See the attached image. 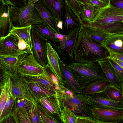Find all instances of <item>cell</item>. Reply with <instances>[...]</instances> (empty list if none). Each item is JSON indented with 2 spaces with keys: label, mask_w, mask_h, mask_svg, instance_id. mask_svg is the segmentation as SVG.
Returning <instances> with one entry per match:
<instances>
[{
  "label": "cell",
  "mask_w": 123,
  "mask_h": 123,
  "mask_svg": "<svg viewBox=\"0 0 123 123\" xmlns=\"http://www.w3.org/2000/svg\"><path fill=\"white\" fill-rule=\"evenodd\" d=\"M29 54L27 50L25 49L16 54L0 55V65L5 67L11 73L18 74V69L19 65L23 59Z\"/></svg>",
  "instance_id": "7c38bea8"
},
{
  "label": "cell",
  "mask_w": 123,
  "mask_h": 123,
  "mask_svg": "<svg viewBox=\"0 0 123 123\" xmlns=\"http://www.w3.org/2000/svg\"><path fill=\"white\" fill-rule=\"evenodd\" d=\"M102 45L106 49L109 55L123 53V33L110 36Z\"/></svg>",
  "instance_id": "ffe728a7"
},
{
  "label": "cell",
  "mask_w": 123,
  "mask_h": 123,
  "mask_svg": "<svg viewBox=\"0 0 123 123\" xmlns=\"http://www.w3.org/2000/svg\"><path fill=\"white\" fill-rule=\"evenodd\" d=\"M110 58V57H109ZM123 68V62L114 58H110Z\"/></svg>",
  "instance_id": "f907efd6"
},
{
  "label": "cell",
  "mask_w": 123,
  "mask_h": 123,
  "mask_svg": "<svg viewBox=\"0 0 123 123\" xmlns=\"http://www.w3.org/2000/svg\"><path fill=\"white\" fill-rule=\"evenodd\" d=\"M31 100L26 98H16L14 108H22L27 111Z\"/></svg>",
  "instance_id": "74e56055"
},
{
  "label": "cell",
  "mask_w": 123,
  "mask_h": 123,
  "mask_svg": "<svg viewBox=\"0 0 123 123\" xmlns=\"http://www.w3.org/2000/svg\"><path fill=\"white\" fill-rule=\"evenodd\" d=\"M55 95L58 108L59 117L63 123H76L77 116L64 102L58 91Z\"/></svg>",
  "instance_id": "9a60e30c"
},
{
  "label": "cell",
  "mask_w": 123,
  "mask_h": 123,
  "mask_svg": "<svg viewBox=\"0 0 123 123\" xmlns=\"http://www.w3.org/2000/svg\"><path fill=\"white\" fill-rule=\"evenodd\" d=\"M16 123L12 114L6 117L1 121H0V123Z\"/></svg>",
  "instance_id": "f6af8a7d"
},
{
  "label": "cell",
  "mask_w": 123,
  "mask_h": 123,
  "mask_svg": "<svg viewBox=\"0 0 123 123\" xmlns=\"http://www.w3.org/2000/svg\"><path fill=\"white\" fill-rule=\"evenodd\" d=\"M109 5L123 10V0H109Z\"/></svg>",
  "instance_id": "b9f144b4"
},
{
  "label": "cell",
  "mask_w": 123,
  "mask_h": 123,
  "mask_svg": "<svg viewBox=\"0 0 123 123\" xmlns=\"http://www.w3.org/2000/svg\"><path fill=\"white\" fill-rule=\"evenodd\" d=\"M10 6L4 0H0V37L8 35L13 26L10 19Z\"/></svg>",
  "instance_id": "5bb4252c"
},
{
  "label": "cell",
  "mask_w": 123,
  "mask_h": 123,
  "mask_svg": "<svg viewBox=\"0 0 123 123\" xmlns=\"http://www.w3.org/2000/svg\"><path fill=\"white\" fill-rule=\"evenodd\" d=\"M120 89L121 90V91L122 92L123 97V82H122L121 83L120 85ZM122 105H123V102L122 104Z\"/></svg>",
  "instance_id": "11a10c76"
},
{
  "label": "cell",
  "mask_w": 123,
  "mask_h": 123,
  "mask_svg": "<svg viewBox=\"0 0 123 123\" xmlns=\"http://www.w3.org/2000/svg\"><path fill=\"white\" fill-rule=\"evenodd\" d=\"M110 84L107 79L95 80L88 83L82 88L83 94L86 95L102 93Z\"/></svg>",
  "instance_id": "cb8c5ba5"
},
{
  "label": "cell",
  "mask_w": 123,
  "mask_h": 123,
  "mask_svg": "<svg viewBox=\"0 0 123 123\" xmlns=\"http://www.w3.org/2000/svg\"><path fill=\"white\" fill-rule=\"evenodd\" d=\"M68 35H62L60 33H55V38L61 41L65 39L67 37Z\"/></svg>",
  "instance_id": "681fc988"
},
{
  "label": "cell",
  "mask_w": 123,
  "mask_h": 123,
  "mask_svg": "<svg viewBox=\"0 0 123 123\" xmlns=\"http://www.w3.org/2000/svg\"><path fill=\"white\" fill-rule=\"evenodd\" d=\"M92 113L100 123H117L123 120V110L95 107Z\"/></svg>",
  "instance_id": "9c48e42d"
},
{
  "label": "cell",
  "mask_w": 123,
  "mask_h": 123,
  "mask_svg": "<svg viewBox=\"0 0 123 123\" xmlns=\"http://www.w3.org/2000/svg\"><path fill=\"white\" fill-rule=\"evenodd\" d=\"M122 120H123V117H122Z\"/></svg>",
  "instance_id": "9f6ffc18"
},
{
  "label": "cell",
  "mask_w": 123,
  "mask_h": 123,
  "mask_svg": "<svg viewBox=\"0 0 123 123\" xmlns=\"http://www.w3.org/2000/svg\"><path fill=\"white\" fill-rule=\"evenodd\" d=\"M39 0H27V5L31 3L34 4Z\"/></svg>",
  "instance_id": "f5cc1de1"
},
{
  "label": "cell",
  "mask_w": 123,
  "mask_h": 123,
  "mask_svg": "<svg viewBox=\"0 0 123 123\" xmlns=\"http://www.w3.org/2000/svg\"><path fill=\"white\" fill-rule=\"evenodd\" d=\"M80 29L77 28L73 31L65 39L59 41L57 45L51 43L56 48L58 52L63 57L69 59L71 62H74V51Z\"/></svg>",
  "instance_id": "52a82bcc"
},
{
  "label": "cell",
  "mask_w": 123,
  "mask_h": 123,
  "mask_svg": "<svg viewBox=\"0 0 123 123\" xmlns=\"http://www.w3.org/2000/svg\"><path fill=\"white\" fill-rule=\"evenodd\" d=\"M68 66L82 89L94 80L107 79L98 62L93 63L70 62Z\"/></svg>",
  "instance_id": "3957f363"
},
{
  "label": "cell",
  "mask_w": 123,
  "mask_h": 123,
  "mask_svg": "<svg viewBox=\"0 0 123 123\" xmlns=\"http://www.w3.org/2000/svg\"><path fill=\"white\" fill-rule=\"evenodd\" d=\"M47 54L48 63L50 69L58 80L63 82L60 65L61 59L55 49L49 42L47 44Z\"/></svg>",
  "instance_id": "e0dca14e"
},
{
  "label": "cell",
  "mask_w": 123,
  "mask_h": 123,
  "mask_svg": "<svg viewBox=\"0 0 123 123\" xmlns=\"http://www.w3.org/2000/svg\"><path fill=\"white\" fill-rule=\"evenodd\" d=\"M15 99V97L12 94L5 104L2 112L0 115V121L6 117L12 115L14 108Z\"/></svg>",
  "instance_id": "836d02e7"
},
{
  "label": "cell",
  "mask_w": 123,
  "mask_h": 123,
  "mask_svg": "<svg viewBox=\"0 0 123 123\" xmlns=\"http://www.w3.org/2000/svg\"><path fill=\"white\" fill-rule=\"evenodd\" d=\"M80 28L84 31L93 40L102 45L110 36L99 31L89 24L83 23Z\"/></svg>",
  "instance_id": "4316f807"
},
{
  "label": "cell",
  "mask_w": 123,
  "mask_h": 123,
  "mask_svg": "<svg viewBox=\"0 0 123 123\" xmlns=\"http://www.w3.org/2000/svg\"><path fill=\"white\" fill-rule=\"evenodd\" d=\"M120 22H123V10L109 5L98 9L91 23L105 24Z\"/></svg>",
  "instance_id": "5b68a950"
},
{
  "label": "cell",
  "mask_w": 123,
  "mask_h": 123,
  "mask_svg": "<svg viewBox=\"0 0 123 123\" xmlns=\"http://www.w3.org/2000/svg\"><path fill=\"white\" fill-rule=\"evenodd\" d=\"M103 2L107 6L109 5V0H98Z\"/></svg>",
  "instance_id": "db71d44e"
},
{
  "label": "cell",
  "mask_w": 123,
  "mask_h": 123,
  "mask_svg": "<svg viewBox=\"0 0 123 123\" xmlns=\"http://www.w3.org/2000/svg\"><path fill=\"white\" fill-rule=\"evenodd\" d=\"M32 26L43 37L48 40H50V42L56 43L59 41L55 38V32L44 23L32 25Z\"/></svg>",
  "instance_id": "f546056e"
},
{
  "label": "cell",
  "mask_w": 123,
  "mask_h": 123,
  "mask_svg": "<svg viewBox=\"0 0 123 123\" xmlns=\"http://www.w3.org/2000/svg\"><path fill=\"white\" fill-rule=\"evenodd\" d=\"M102 93L111 100L122 104L123 97L120 89L110 85L105 88Z\"/></svg>",
  "instance_id": "4dcf8cb0"
},
{
  "label": "cell",
  "mask_w": 123,
  "mask_h": 123,
  "mask_svg": "<svg viewBox=\"0 0 123 123\" xmlns=\"http://www.w3.org/2000/svg\"><path fill=\"white\" fill-rule=\"evenodd\" d=\"M25 80L31 95L36 100H39L56 94L55 92L44 88L34 82Z\"/></svg>",
  "instance_id": "d4e9b609"
},
{
  "label": "cell",
  "mask_w": 123,
  "mask_h": 123,
  "mask_svg": "<svg viewBox=\"0 0 123 123\" xmlns=\"http://www.w3.org/2000/svg\"><path fill=\"white\" fill-rule=\"evenodd\" d=\"M55 16L58 21L62 20L65 4L64 0H53Z\"/></svg>",
  "instance_id": "e575fe53"
},
{
  "label": "cell",
  "mask_w": 123,
  "mask_h": 123,
  "mask_svg": "<svg viewBox=\"0 0 123 123\" xmlns=\"http://www.w3.org/2000/svg\"><path fill=\"white\" fill-rule=\"evenodd\" d=\"M102 70L110 85L120 89L121 81L107 59L98 61Z\"/></svg>",
  "instance_id": "603a6c76"
},
{
  "label": "cell",
  "mask_w": 123,
  "mask_h": 123,
  "mask_svg": "<svg viewBox=\"0 0 123 123\" xmlns=\"http://www.w3.org/2000/svg\"><path fill=\"white\" fill-rule=\"evenodd\" d=\"M46 71L45 73L39 75H25L23 77L26 80L34 82L44 88L55 92L60 88L56 87L53 82L49 74Z\"/></svg>",
  "instance_id": "7402d4cb"
},
{
  "label": "cell",
  "mask_w": 123,
  "mask_h": 123,
  "mask_svg": "<svg viewBox=\"0 0 123 123\" xmlns=\"http://www.w3.org/2000/svg\"><path fill=\"white\" fill-rule=\"evenodd\" d=\"M18 39L16 37L8 34L0 38V55H12L20 51L18 46Z\"/></svg>",
  "instance_id": "2e32d148"
},
{
  "label": "cell",
  "mask_w": 123,
  "mask_h": 123,
  "mask_svg": "<svg viewBox=\"0 0 123 123\" xmlns=\"http://www.w3.org/2000/svg\"><path fill=\"white\" fill-rule=\"evenodd\" d=\"M37 107L40 123H58L60 122L50 114L37 100Z\"/></svg>",
  "instance_id": "1f68e13d"
},
{
  "label": "cell",
  "mask_w": 123,
  "mask_h": 123,
  "mask_svg": "<svg viewBox=\"0 0 123 123\" xmlns=\"http://www.w3.org/2000/svg\"><path fill=\"white\" fill-rule=\"evenodd\" d=\"M74 55V62L93 63L107 59L109 55L103 46L80 28Z\"/></svg>",
  "instance_id": "6da1fadb"
},
{
  "label": "cell",
  "mask_w": 123,
  "mask_h": 123,
  "mask_svg": "<svg viewBox=\"0 0 123 123\" xmlns=\"http://www.w3.org/2000/svg\"><path fill=\"white\" fill-rule=\"evenodd\" d=\"M27 111L32 123H40L36 101L30 102Z\"/></svg>",
  "instance_id": "d590c367"
},
{
  "label": "cell",
  "mask_w": 123,
  "mask_h": 123,
  "mask_svg": "<svg viewBox=\"0 0 123 123\" xmlns=\"http://www.w3.org/2000/svg\"><path fill=\"white\" fill-rule=\"evenodd\" d=\"M12 114L16 123H32L27 111L22 108H15Z\"/></svg>",
  "instance_id": "d6a6232c"
},
{
  "label": "cell",
  "mask_w": 123,
  "mask_h": 123,
  "mask_svg": "<svg viewBox=\"0 0 123 123\" xmlns=\"http://www.w3.org/2000/svg\"><path fill=\"white\" fill-rule=\"evenodd\" d=\"M62 20L63 28L68 35L73 31L77 28H80L81 24L78 18L66 5L64 11Z\"/></svg>",
  "instance_id": "ac0fdd59"
},
{
  "label": "cell",
  "mask_w": 123,
  "mask_h": 123,
  "mask_svg": "<svg viewBox=\"0 0 123 123\" xmlns=\"http://www.w3.org/2000/svg\"><path fill=\"white\" fill-rule=\"evenodd\" d=\"M93 5L97 8H104L107 6L103 2L98 0H91Z\"/></svg>",
  "instance_id": "ee69618b"
},
{
  "label": "cell",
  "mask_w": 123,
  "mask_h": 123,
  "mask_svg": "<svg viewBox=\"0 0 123 123\" xmlns=\"http://www.w3.org/2000/svg\"><path fill=\"white\" fill-rule=\"evenodd\" d=\"M40 0L49 9L55 16L53 6V0Z\"/></svg>",
  "instance_id": "7bdbcfd3"
},
{
  "label": "cell",
  "mask_w": 123,
  "mask_h": 123,
  "mask_svg": "<svg viewBox=\"0 0 123 123\" xmlns=\"http://www.w3.org/2000/svg\"><path fill=\"white\" fill-rule=\"evenodd\" d=\"M63 20H60L58 22L57 26L60 30H62L63 29Z\"/></svg>",
  "instance_id": "816d5d0a"
},
{
  "label": "cell",
  "mask_w": 123,
  "mask_h": 123,
  "mask_svg": "<svg viewBox=\"0 0 123 123\" xmlns=\"http://www.w3.org/2000/svg\"><path fill=\"white\" fill-rule=\"evenodd\" d=\"M34 5L43 23L56 33H60V30L57 26L58 21L49 9L41 0L37 1Z\"/></svg>",
  "instance_id": "4fadbf2b"
},
{
  "label": "cell",
  "mask_w": 123,
  "mask_h": 123,
  "mask_svg": "<svg viewBox=\"0 0 123 123\" xmlns=\"http://www.w3.org/2000/svg\"><path fill=\"white\" fill-rule=\"evenodd\" d=\"M65 5L69 8L79 19L81 24H82L80 17L82 7L76 0H64Z\"/></svg>",
  "instance_id": "8d00e7d4"
},
{
  "label": "cell",
  "mask_w": 123,
  "mask_h": 123,
  "mask_svg": "<svg viewBox=\"0 0 123 123\" xmlns=\"http://www.w3.org/2000/svg\"><path fill=\"white\" fill-rule=\"evenodd\" d=\"M10 19L12 25L16 27H23L43 24V22L31 3L25 6H11Z\"/></svg>",
  "instance_id": "277c9868"
},
{
  "label": "cell",
  "mask_w": 123,
  "mask_h": 123,
  "mask_svg": "<svg viewBox=\"0 0 123 123\" xmlns=\"http://www.w3.org/2000/svg\"><path fill=\"white\" fill-rule=\"evenodd\" d=\"M87 96L96 104V107L119 110H123V105L122 103L111 100L103 93Z\"/></svg>",
  "instance_id": "44dd1931"
},
{
  "label": "cell",
  "mask_w": 123,
  "mask_h": 123,
  "mask_svg": "<svg viewBox=\"0 0 123 123\" xmlns=\"http://www.w3.org/2000/svg\"><path fill=\"white\" fill-rule=\"evenodd\" d=\"M81 7L80 17L82 22L86 24H91L99 8L95 7L91 4H88Z\"/></svg>",
  "instance_id": "83f0119b"
},
{
  "label": "cell",
  "mask_w": 123,
  "mask_h": 123,
  "mask_svg": "<svg viewBox=\"0 0 123 123\" xmlns=\"http://www.w3.org/2000/svg\"><path fill=\"white\" fill-rule=\"evenodd\" d=\"M77 116L76 123H100L98 121L91 117Z\"/></svg>",
  "instance_id": "ab89813d"
},
{
  "label": "cell",
  "mask_w": 123,
  "mask_h": 123,
  "mask_svg": "<svg viewBox=\"0 0 123 123\" xmlns=\"http://www.w3.org/2000/svg\"><path fill=\"white\" fill-rule=\"evenodd\" d=\"M46 72L45 68L37 62L32 55L30 54L22 61L18 69V74L23 77L39 75Z\"/></svg>",
  "instance_id": "ba28073f"
},
{
  "label": "cell",
  "mask_w": 123,
  "mask_h": 123,
  "mask_svg": "<svg viewBox=\"0 0 123 123\" xmlns=\"http://www.w3.org/2000/svg\"><path fill=\"white\" fill-rule=\"evenodd\" d=\"M88 24L98 31L110 36L123 33V22L105 24Z\"/></svg>",
  "instance_id": "484cf974"
},
{
  "label": "cell",
  "mask_w": 123,
  "mask_h": 123,
  "mask_svg": "<svg viewBox=\"0 0 123 123\" xmlns=\"http://www.w3.org/2000/svg\"><path fill=\"white\" fill-rule=\"evenodd\" d=\"M107 59L121 82H123V68L110 58Z\"/></svg>",
  "instance_id": "f35d334b"
},
{
  "label": "cell",
  "mask_w": 123,
  "mask_h": 123,
  "mask_svg": "<svg viewBox=\"0 0 123 123\" xmlns=\"http://www.w3.org/2000/svg\"><path fill=\"white\" fill-rule=\"evenodd\" d=\"M58 91L65 104L77 116L90 117L95 119L92 110L97 107V105L87 95L74 93L64 86Z\"/></svg>",
  "instance_id": "7a4b0ae2"
},
{
  "label": "cell",
  "mask_w": 123,
  "mask_h": 123,
  "mask_svg": "<svg viewBox=\"0 0 123 123\" xmlns=\"http://www.w3.org/2000/svg\"><path fill=\"white\" fill-rule=\"evenodd\" d=\"M17 38L18 40V44L19 50L20 51H22L25 49L27 50V47L25 42L20 38Z\"/></svg>",
  "instance_id": "bcb514c9"
},
{
  "label": "cell",
  "mask_w": 123,
  "mask_h": 123,
  "mask_svg": "<svg viewBox=\"0 0 123 123\" xmlns=\"http://www.w3.org/2000/svg\"><path fill=\"white\" fill-rule=\"evenodd\" d=\"M108 57L114 58L123 62V53L113 54L110 55Z\"/></svg>",
  "instance_id": "7dc6e473"
},
{
  "label": "cell",
  "mask_w": 123,
  "mask_h": 123,
  "mask_svg": "<svg viewBox=\"0 0 123 123\" xmlns=\"http://www.w3.org/2000/svg\"><path fill=\"white\" fill-rule=\"evenodd\" d=\"M32 25L23 27H16L13 26L8 34L19 38L26 44L27 50L29 54L33 56L31 32Z\"/></svg>",
  "instance_id": "d6986e66"
},
{
  "label": "cell",
  "mask_w": 123,
  "mask_h": 123,
  "mask_svg": "<svg viewBox=\"0 0 123 123\" xmlns=\"http://www.w3.org/2000/svg\"><path fill=\"white\" fill-rule=\"evenodd\" d=\"M12 84V92L16 98H26L31 101L35 102L29 90L26 82L23 77L18 74H12L9 71Z\"/></svg>",
  "instance_id": "30bf717a"
},
{
  "label": "cell",
  "mask_w": 123,
  "mask_h": 123,
  "mask_svg": "<svg viewBox=\"0 0 123 123\" xmlns=\"http://www.w3.org/2000/svg\"><path fill=\"white\" fill-rule=\"evenodd\" d=\"M31 36L33 56L39 63L45 68L48 65L47 54L48 40L32 26Z\"/></svg>",
  "instance_id": "8992f818"
},
{
  "label": "cell",
  "mask_w": 123,
  "mask_h": 123,
  "mask_svg": "<svg viewBox=\"0 0 123 123\" xmlns=\"http://www.w3.org/2000/svg\"><path fill=\"white\" fill-rule=\"evenodd\" d=\"M60 65L63 80L66 87L74 93L83 94L82 89L69 67L68 64L64 61L61 60Z\"/></svg>",
  "instance_id": "8fae6325"
},
{
  "label": "cell",
  "mask_w": 123,
  "mask_h": 123,
  "mask_svg": "<svg viewBox=\"0 0 123 123\" xmlns=\"http://www.w3.org/2000/svg\"><path fill=\"white\" fill-rule=\"evenodd\" d=\"M55 95L36 100L38 101L55 117L59 118L57 103Z\"/></svg>",
  "instance_id": "f1b7e54d"
},
{
  "label": "cell",
  "mask_w": 123,
  "mask_h": 123,
  "mask_svg": "<svg viewBox=\"0 0 123 123\" xmlns=\"http://www.w3.org/2000/svg\"><path fill=\"white\" fill-rule=\"evenodd\" d=\"M11 6L24 7L27 5V0H4Z\"/></svg>",
  "instance_id": "60d3db41"
},
{
  "label": "cell",
  "mask_w": 123,
  "mask_h": 123,
  "mask_svg": "<svg viewBox=\"0 0 123 123\" xmlns=\"http://www.w3.org/2000/svg\"><path fill=\"white\" fill-rule=\"evenodd\" d=\"M82 7L88 4L92 5L91 0H76Z\"/></svg>",
  "instance_id": "c3c4849f"
}]
</instances>
